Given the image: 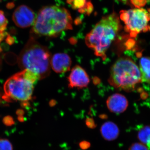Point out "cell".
I'll return each instance as SVG.
<instances>
[{
  "mask_svg": "<svg viewBox=\"0 0 150 150\" xmlns=\"http://www.w3.org/2000/svg\"><path fill=\"white\" fill-rule=\"evenodd\" d=\"M67 3L74 10H77L81 13L89 15L93 10L91 2L87 0H67Z\"/></svg>",
  "mask_w": 150,
  "mask_h": 150,
  "instance_id": "cell-12",
  "label": "cell"
},
{
  "mask_svg": "<svg viewBox=\"0 0 150 150\" xmlns=\"http://www.w3.org/2000/svg\"><path fill=\"white\" fill-rule=\"evenodd\" d=\"M106 105L110 112L115 114L123 113L127 109L129 102L126 97L121 94L111 95L107 98Z\"/></svg>",
  "mask_w": 150,
  "mask_h": 150,
  "instance_id": "cell-10",
  "label": "cell"
},
{
  "mask_svg": "<svg viewBox=\"0 0 150 150\" xmlns=\"http://www.w3.org/2000/svg\"><path fill=\"white\" fill-rule=\"evenodd\" d=\"M34 12L29 7L21 5L15 10L13 20L17 26L21 28L29 27L33 25L35 19Z\"/></svg>",
  "mask_w": 150,
  "mask_h": 150,
  "instance_id": "cell-7",
  "label": "cell"
},
{
  "mask_svg": "<svg viewBox=\"0 0 150 150\" xmlns=\"http://www.w3.org/2000/svg\"><path fill=\"white\" fill-rule=\"evenodd\" d=\"M142 82L150 85V57H143L139 60Z\"/></svg>",
  "mask_w": 150,
  "mask_h": 150,
  "instance_id": "cell-13",
  "label": "cell"
},
{
  "mask_svg": "<svg viewBox=\"0 0 150 150\" xmlns=\"http://www.w3.org/2000/svg\"><path fill=\"white\" fill-rule=\"evenodd\" d=\"M120 17L125 25V30L131 37H136L140 33L150 30V8H134L120 11Z\"/></svg>",
  "mask_w": 150,
  "mask_h": 150,
  "instance_id": "cell-6",
  "label": "cell"
},
{
  "mask_svg": "<svg viewBox=\"0 0 150 150\" xmlns=\"http://www.w3.org/2000/svg\"><path fill=\"white\" fill-rule=\"evenodd\" d=\"M2 121L3 123L7 126H11L15 124L13 118L10 115H7L4 117Z\"/></svg>",
  "mask_w": 150,
  "mask_h": 150,
  "instance_id": "cell-19",
  "label": "cell"
},
{
  "mask_svg": "<svg viewBox=\"0 0 150 150\" xmlns=\"http://www.w3.org/2000/svg\"><path fill=\"white\" fill-rule=\"evenodd\" d=\"M128 150H149L146 145L142 143H135L130 146Z\"/></svg>",
  "mask_w": 150,
  "mask_h": 150,
  "instance_id": "cell-17",
  "label": "cell"
},
{
  "mask_svg": "<svg viewBox=\"0 0 150 150\" xmlns=\"http://www.w3.org/2000/svg\"><path fill=\"white\" fill-rule=\"evenodd\" d=\"M121 27L120 19L115 13L103 17L86 35V44L97 56L104 60L108 50Z\"/></svg>",
  "mask_w": 150,
  "mask_h": 150,
  "instance_id": "cell-2",
  "label": "cell"
},
{
  "mask_svg": "<svg viewBox=\"0 0 150 150\" xmlns=\"http://www.w3.org/2000/svg\"><path fill=\"white\" fill-rule=\"evenodd\" d=\"M73 20L67 9L56 6L41 8L35 18L31 32L34 35L56 37L65 30L72 29Z\"/></svg>",
  "mask_w": 150,
  "mask_h": 150,
  "instance_id": "cell-1",
  "label": "cell"
},
{
  "mask_svg": "<svg viewBox=\"0 0 150 150\" xmlns=\"http://www.w3.org/2000/svg\"><path fill=\"white\" fill-rule=\"evenodd\" d=\"M149 2L150 1V0H149Z\"/></svg>",
  "mask_w": 150,
  "mask_h": 150,
  "instance_id": "cell-26",
  "label": "cell"
},
{
  "mask_svg": "<svg viewBox=\"0 0 150 150\" xmlns=\"http://www.w3.org/2000/svg\"><path fill=\"white\" fill-rule=\"evenodd\" d=\"M91 144L87 141H82L80 143V147L83 150H86L90 147Z\"/></svg>",
  "mask_w": 150,
  "mask_h": 150,
  "instance_id": "cell-21",
  "label": "cell"
},
{
  "mask_svg": "<svg viewBox=\"0 0 150 150\" xmlns=\"http://www.w3.org/2000/svg\"><path fill=\"white\" fill-rule=\"evenodd\" d=\"M8 21L2 11H0V33H4L6 28Z\"/></svg>",
  "mask_w": 150,
  "mask_h": 150,
  "instance_id": "cell-16",
  "label": "cell"
},
{
  "mask_svg": "<svg viewBox=\"0 0 150 150\" xmlns=\"http://www.w3.org/2000/svg\"><path fill=\"white\" fill-rule=\"evenodd\" d=\"M86 126L91 129H94L96 126L93 119H91V118H87L86 120Z\"/></svg>",
  "mask_w": 150,
  "mask_h": 150,
  "instance_id": "cell-20",
  "label": "cell"
},
{
  "mask_svg": "<svg viewBox=\"0 0 150 150\" xmlns=\"http://www.w3.org/2000/svg\"><path fill=\"white\" fill-rule=\"evenodd\" d=\"M0 150H13L11 143L7 139H0Z\"/></svg>",
  "mask_w": 150,
  "mask_h": 150,
  "instance_id": "cell-15",
  "label": "cell"
},
{
  "mask_svg": "<svg viewBox=\"0 0 150 150\" xmlns=\"http://www.w3.org/2000/svg\"><path fill=\"white\" fill-rule=\"evenodd\" d=\"M37 80V76L28 70L17 73L6 81L3 99L7 102L13 100L28 102L32 99L34 84Z\"/></svg>",
  "mask_w": 150,
  "mask_h": 150,
  "instance_id": "cell-5",
  "label": "cell"
},
{
  "mask_svg": "<svg viewBox=\"0 0 150 150\" xmlns=\"http://www.w3.org/2000/svg\"><path fill=\"white\" fill-rule=\"evenodd\" d=\"M18 120L20 122H23L24 121V118L23 116H18Z\"/></svg>",
  "mask_w": 150,
  "mask_h": 150,
  "instance_id": "cell-24",
  "label": "cell"
},
{
  "mask_svg": "<svg viewBox=\"0 0 150 150\" xmlns=\"http://www.w3.org/2000/svg\"><path fill=\"white\" fill-rule=\"evenodd\" d=\"M69 87L82 88L86 87L90 80L84 69L79 65H76L71 70L68 78Z\"/></svg>",
  "mask_w": 150,
  "mask_h": 150,
  "instance_id": "cell-8",
  "label": "cell"
},
{
  "mask_svg": "<svg viewBox=\"0 0 150 150\" xmlns=\"http://www.w3.org/2000/svg\"><path fill=\"white\" fill-rule=\"evenodd\" d=\"M137 138L142 144L146 145L150 150V126L141 127L137 133Z\"/></svg>",
  "mask_w": 150,
  "mask_h": 150,
  "instance_id": "cell-14",
  "label": "cell"
},
{
  "mask_svg": "<svg viewBox=\"0 0 150 150\" xmlns=\"http://www.w3.org/2000/svg\"><path fill=\"white\" fill-rule=\"evenodd\" d=\"M108 81L115 88L132 91L142 82L139 68L130 58L121 57L111 67Z\"/></svg>",
  "mask_w": 150,
  "mask_h": 150,
  "instance_id": "cell-4",
  "label": "cell"
},
{
  "mask_svg": "<svg viewBox=\"0 0 150 150\" xmlns=\"http://www.w3.org/2000/svg\"><path fill=\"white\" fill-rule=\"evenodd\" d=\"M130 3L135 7L137 8H140L144 6L149 0H129Z\"/></svg>",
  "mask_w": 150,
  "mask_h": 150,
  "instance_id": "cell-18",
  "label": "cell"
},
{
  "mask_svg": "<svg viewBox=\"0 0 150 150\" xmlns=\"http://www.w3.org/2000/svg\"><path fill=\"white\" fill-rule=\"evenodd\" d=\"M51 57L47 47L31 37L19 56V66L34 74L38 80L43 79L50 74Z\"/></svg>",
  "mask_w": 150,
  "mask_h": 150,
  "instance_id": "cell-3",
  "label": "cell"
},
{
  "mask_svg": "<svg viewBox=\"0 0 150 150\" xmlns=\"http://www.w3.org/2000/svg\"><path fill=\"white\" fill-rule=\"evenodd\" d=\"M25 113L23 109H18L17 110L16 114L18 116H23Z\"/></svg>",
  "mask_w": 150,
  "mask_h": 150,
  "instance_id": "cell-23",
  "label": "cell"
},
{
  "mask_svg": "<svg viewBox=\"0 0 150 150\" xmlns=\"http://www.w3.org/2000/svg\"><path fill=\"white\" fill-rule=\"evenodd\" d=\"M100 132L104 140L112 141L117 139L120 134V130L115 123L112 121H107L101 126Z\"/></svg>",
  "mask_w": 150,
  "mask_h": 150,
  "instance_id": "cell-11",
  "label": "cell"
},
{
  "mask_svg": "<svg viewBox=\"0 0 150 150\" xmlns=\"http://www.w3.org/2000/svg\"><path fill=\"white\" fill-rule=\"evenodd\" d=\"M8 34H7L6 33H0V43H1L2 41L4 40V38H5L7 36ZM2 51L1 48L0 46V52Z\"/></svg>",
  "mask_w": 150,
  "mask_h": 150,
  "instance_id": "cell-22",
  "label": "cell"
},
{
  "mask_svg": "<svg viewBox=\"0 0 150 150\" xmlns=\"http://www.w3.org/2000/svg\"><path fill=\"white\" fill-rule=\"evenodd\" d=\"M2 0H0V2H1V1Z\"/></svg>",
  "mask_w": 150,
  "mask_h": 150,
  "instance_id": "cell-25",
  "label": "cell"
},
{
  "mask_svg": "<svg viewBox=\"0 0 150 150\" xmlns=\"http://www.w3.org/2000/svg\"><path fill=\"white\" fill-rule=\"evenodd\" d=\"M71 64V57L65 53H56L51 57V68L57 74H62L69 71Z\"/></svg>",
  "mask_w": 150,
  "mask_h": 150,
  "instance_id": "cell-9",
  "label": "cell"
}]
</instances>
